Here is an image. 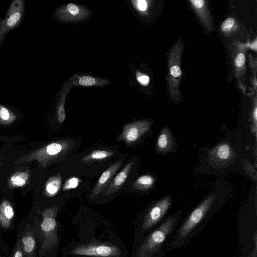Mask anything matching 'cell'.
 <instances>
[{
	"instance_id": "cell-6",
	"label": "cell",
	"mask_w": 257,
	"mask_h": 257,
	"mask_svg": "<svg viewBox=\"0 0 257 257\" xmlns=\"http://www.w3.org/2000/svg\"><path fill=\"white\" fill-rule=\"evenodd\" d=\"M71 254L95 257H117L121 254L119 248L112 244L91 242L75 246Z\"/></svg>"
},
{
	"instance_id": "cell-1",
	"label": "cell",
	"mask_w": 257,
	"mask_h": 257,
	"mask_svg": "<svg viewBox=\"0 0 257 257\" xmlns=\"http://www.w3.org/2000/svg\"><path fill=\"white\" fill-rule=\"evenodd\" d=\"M184 43L179 37L170 48L167 55V89L170 98L176 104L180 103L183 96L180 89L182 71L181 61Z\"/></svg>"
},
{
	"instance_id": "cell-33",
	"label": "cell",
	"mask_w": 257,
	"mask_h": 257,
	"mask_svg": "<svg viewBox=\"0 0 257 257\" xmlns=\"http://www.w3.org/2000/svg\"><path fill=\"white\" fill-rule=\"evenodd\" d=\"M254 247L253 248V249L252 250L253 253L251 254L250 257H256V250H257V237H256V233H255L254 235Z\"/></svg>"
},
{
	"instance_id": "cell-8",
	"label": "cell",
	"mask_w": 257,
	"mask_h": 257,
	"mask_svg": "<svg viewBox=\"0 0 257 257\" xmlns=\"http://www.w3.org/2000/svg\"><path fill=\"white\" fill-rule=\"evenodd\" d=\"M152 122L143 120L125 124L121 134L117 137V141H123L128 145L133 144L147 133L151 127Z\"/></svg>"
},
{
	"instance_id": "cell-10",
	"label": "cell",
	"mask_w": 257,
	"mask_h": 257,
	"mask_svg": "<svg viewBox=\"0 0 257 257\" xmlns=\"http://www.w3.org/2000/svg\"><path fill=\"white\" fill-rule=\"evenodd\" d=\"M57 19L62 22H74L83 20L90 15V11L87 9L69 3L58 8L55 12Z\"/></svg>"
},
{
	"instance_id": "cell-2",
	"label": "cell",
	"mask_w": 257,
	"mask_h": 257,
	"mask_svg": "<svg viewBox=\"0 0 257 257\" xmlns=\"http://www.w3.org/2000/svg\"><path fill=\"white\" fill-rule=\"evenodd\" d=\"M178 218V216H171L152 232L138 248L136 257H152L173 230Z\"/></svg>"
},
{
	"instance_id": "cell-3",
	"label": "cell",
	"mask_w": 257,
	"mask_h": 257,
	"mask_svg": "<svg viewBox=\"0 0 257 257\" xmlns=\"http://www.w3.org/2000/svg\"><path fill=\"white\" fill-rule=\"evenodd\" d=\"M227 45L234 77L238 88L246 95V54L249 42L243 43L239 40H232Z\"/></svg>"
},
{
	"instance_id": "cell-34",
	"label": "cell",
	"mask_w": 257,
	"mask_h": 257,
	"mask_svg": "<svg viewBox=\"0 0 257 257\" xmlns=\"http://www.w3.org/2000/svg\"><path fill=\"white\" fill-rule=\"evenodd\" d=\"M256 38L255 37L254 39L251 42H249V48L254 51L255 52H256Z\"/></svg>"
},
{
	"instance_id": "cell-32",
	"label": "cell",
	"mask_w": 257,
	"mask_h": 257,
	"mask_svg": "<svg viewBox=\"0 0 257 257\" xmlns=\"http://www.w3.org/2000/svg\"><path fill=\"white\" fill-rule=\"evenodd\" d=\"M10 116V113L8 108L0 105V117L3 120H8Z\"/></svg>"
},
{
	"instance_id": "cell-19",
	"label": "cell",
	"mask_w": 257,
	"mask_h": 257,
	"mask_svg": "<svg viewBox=\"0 0 257 257\" xmlns=\"http://www.w3.org/2000/svg\"><path fill=\"white\" fill-rule=\"evenodd\" d=\"M72 85L69 81L66 82V84L63 87V89L60 94L57 105L56 113L59 122L63 123L65 119L66 114L65 112V101L66 95L69 90L72 87Z\"/></svg>"
},
{
	"instance_id": "cell-5",
	"label": "cell",
	"mask_w": 257,
	"mask_h": 257,
	"mask_svg": "<svg viewBox=\"0 0 257 257\" xmlns=\"http://www.w3.org/2000/svg\"><path fill=\"white\" fill-rule=\"evenodd\" d=\"M216 198L215 194L206 198L189 215L178 231L176 242L182 241L198 225L211 208Z\"/></svg>"
},
{
	"instance_id": "cell-31",
	"label": "cell",
	"mask_w": 257,
	"mask_h": 257,
	"mask_svg": "<svg viewBox=\"0 0 257 257\" xmlns=\"http://www.w3.org/2000/svg\"><path fill=\"white\" fill-rule=\"evenodd\" d=\"M78 185V178L73 177L68 179L64 184V190H68L70 189L76 187Z\"/></svg>"
},
{
	"instance_id": "cell-18",
	"label": "cell",
	"mask_w": 257,
	"mask_h": 257,
	"mask_svg": "<svg viewBox=\"0 0 257 257\" xmlns=\"http://www.w3.org/2000/svg\"><path fill=\"white\" fill-rule=\"evenodd\" d=\"M240 28L238 21L233 17H229L222 22L219 30L222 36L229 38L237 33Z\"/></svg>"
},
{
	"instance_id": "cell-4",
	"label": "cell",
	"mask_w": 257,
	"mask_h": 257,
	"mask_svg": "<svg viewBox=\"0 0 257 257\" xmlns=\"http://www.w3.org/2000/svg\"><path fill=\"white\" fill-rule=\"evenodd\" d=\"M58 211V207L53 206L46 209L42 213L43 220L41 224V230L43 241L39 251L40 254H43L46 251H51L58 245L56 220Z\"/></svg>"
},
{
	"instance_id": "cell-22",
	"label": "cell",
	"mask_w": 257,
	"mask_h": 257,
	"mask_svg": "<svg viewBox=\"0 0 257 257\" xmlns=\"http://www.w3.org/2000/svg\"><path fill=\"white\" fill-rule=\"evenodd\" d=\"M154 178L149 175H145L139 177L133 184V188L136 190H147L153 185Z\"/></svg>"
},
{
	"instance_id": "cell-12",
	"label": "cell",
	"mask_w": 257,
	"mask_h": 257,
	"mask_svg": "<svg viewBox=\"0 0 257 257\" xmlns=\"http://www.w3.org/2000/svg\"><path fill=\"white\" fill-rule=\"evenodd\" d=\"M205 30L210 33L213 31V20L205 0H191L188 2Z\"/></svg>"
},
{
	"instance_id": "cell-7",
	"label": "cell",
	"mask_w": 257,
	"mask_h": 257,
	"mask_svg": "<svg viewBox=\"0 0 257 257\" xmlns=\"http://www.w3.org/2000/svg\"><path fill=\"white\" fill-rule=\"evenodd\" d=\"M25 11L24 1L14 0L11 2L5 18L0 19V45L5 41L7 34L21 24Z\"/></svg>"
},
{
	"instance_id": "cell-13",
	"label": "cell",
	"mask_w": 257,
	"mask_h": 257,
	"mask_svg": "<svg viewBox=\"0 0 257 257\" xmlns=\"http://www.w3.org/2000/svg\"><path fill=\"white\" fill-rule=\"evenodd\" d=\"M122 163V160L115 162L102 174L91 191L90 199L97 196L108 186L112 180V177L121 166Z\"/></svg>"
},
{
	"instance_id": "cell-25",
	"label": "cell",
	"mask_w": 257,
	"mask_h": 257,
	"mask_svg": "<svg viewBox=\"0 0 257 257\" xmlns=\"http://www.w3.org/2000/svg\"><path fill=\"white\" fill-rule=\"evenodd\" d=\"M249 64L251 71V84L252 85V87L251 88L253 90V91L256 93V73L257 71V64H256V59L255 58L254 59L252 57L251 54H249Z\"/></svg>"
},
{
	"instance_id": "cell-23",
	"label": "cell",
	"mask_w": 257,
	"mask_h": 257,
	"mask_svg": "<svg viewBox=\"0 0 257 257\" xmlns=\"http://www.w3.org/2000/svg\"><path fill=\"white\" fill-rule=\"evenodd\" d=\"M61 185V178L56 176L51 178L46 185V191L50 195H54L59 191Z\"/></svg>"
},
{
	"instance_id": "cell-9",
	"label": "cell",
	"mask_w": 257,
	"mask_h": 257,
	"mask_svg": "<svg viewBox=\"0 0 257 257\" xmlns=\"http://www.w3.org/2000/svg\"><path fill=\"white\" fill-rule=\"evenodd\" d=\"M171 205V199L167 196L154 204L149 210L142 222V233L148 230L157 224L165 215Z\"/></svg>"
},
{
	"instance_id": "cell-11",
	"label": "cell",
	"mask_w": 257,
	"mask_h": 257,
	"mask_svg": "<svg viewBox=\"0 0 257 257\" xmlns=\"http://www.w3.org/2000/svg\"><path fill=\"white\" fill-rule=\"evenodd\" d=\"M235 154L228 143H222L210 150L208 155L209 162L217 167H223L231 162Z\"/></svg>"
},
{
	"instance_id": "cell-21",
	"label": "cell",
	"mask_w": 257,
	"mask_h": 257,
	"mask_svg": "<svg viewBox=\"0 0 257 257\" xmlns=\"http://www.w3.org/2000/svg\"><path fill=\"white\" fill-rule=\"evenodd\" d=\"M113 154V152L110 150H95L82 158L81 162L86 163L94 161L103 160L112 156Z\"/></svg>"
},
{
	"instance_id": "cell-15",
	"label": "cell",
	"mask_w": 257,
	"mask_h": 257,
	"mask_svg": "<svg viewBox=\"0 0 257 257\" xmlns=\"http://www.w3.org/2000/svg\"><path fill=\"white\" fill-rule=\"evenodd\" d=\"M69 82L72 86L84 87L99 86L103 87L111 82L107 79L98 77L83 74H74L70 79Z\"/></svg>"
},
{
	"instance_id": "cell-14",
	"label": "cell",
	"mask_w": 257,
	"mask_h": 257,
	"mask_svg": "<svg viewBox=\"0 0 257 257\" xmlns=\"http://www.w3.org/2000/svg\"><path fill=\"white\" fill-rule=\"evenodd\" d=\"M133 162L127 163L123 169L112 179L103 193V196H108L117 192L126 180L133 168Z\"/></svg>"
},
{
	"instance_id": "cell-26",
	"label": "cell",
	"mask_w": 257,
	"mask_h": 257,
	"mask_svg": "<svg viewBox=\"0 0 257 257\" xmlns=\"http://www.w3.org/2000/svg\"><path fill=\"white\" fill-rule=\"evenodd\" d=\"M152 1L146 0L132 1L134 8L140 13L146 14L148 12V8L150 6V3Z\"/></svg>"
},
{
	"instance_id": "cell-24",
	"label": "cell",
	"mask_w": 257,
	"mask_h": 257,
	"mask_svg": "<svg viewBox=\"0 0 257 257\" xmlns=\"http://www.w3.org/2000/svg\"><path fill=\"white\" fill-rule=\"evenodd\" d=\"M247 97L250 100L252 104L251 118L253 122V130L256 133V121H257V100L256 93L253 90L250 88V90L247 94Z\"/></svg>"
},
{
	"instance_id": "cell-29",
	"label": "cell",
	"mask_w": 257,
	"mask_h": 257,
	"mask_svg": "<svg viewBox=\"0 0 257 257\" xmlns=\"http://www.w3.org/2000/svg\"><path fill=\"white\" fill-rule=\"evenodd\" d=\"M136 78L138 81L144 86L147 85L150 82V78L148 75L138 71L136 72Z\"/></svg>"
},
{
	"instance_id": "cell-17",
	"label": "cell",
	"mask_w": 257,
	"mask_h": 257,
	"mask_svg": "<svg viewBox=\"0 0 257 257\" xmlns=\"http://www.w3.org/2000/svg\"><path fill=\"white\" fill-rule=\"evenodd\" d=\"M20 240L25 257H34L36 242L33 232L29 230L23 233Z\"/></svg>"
},
{
	"instance_id": "cell-20",
	"label": "cell",
	"mask_w": 257,
	"mask_h": 257,
	"mask_svg": "<svg viewBox=\"0 0 257 257\" xmlns=\"http://www.w3.org/2000/svg\"><path fill=\"white\" fill-rule=\"evenodd\" d=\"M14 211L8 203H4L0 206V225L4 228H8L12 224Z\"/></svg>"
},
{
	"instance_id": "cell-16",
	"label": "cell",
	"mask_w": 257,
	"mask_h": 257,
	"mask_svg": "<svg viewBox=\"0 0 257 257\" xmlns=\"http://www.w3.org/2000/svg\"><path fill=\"white\" fill-rule=\"evenodd\" d=\"M174 142L172 135L167 127H164L158 138L156 146L158 153H167L171 151Z\"/></svg>"
},
{
	"instance_id": "cell-28",
	"label": "cell",
	"mask_w": 257,
	"mask_h": 257,
	"mask_svg": "<svg viewBox=\"0 0 257 257\" xmlns=\"http://www.w3.org/2000/svg\"><path fill=\"white\" fill-rule=\"evenodd\" d=\"M27 178L28 176L26 173H21L13 176L11 181L13 184L16 186H23L25 184Z\"/></svg>"
},
{
	"instance_id": "cell-27",
	"label": "cell",
	"mask_w": 257,
	"mask_h": 257,
	"mask_svg": "<svg viewBox=\"0 0 257 257\" xmlns=\"http://www.w3.org/2000/svg\"><path fill=\"white\" fill-rule=\"evenodd\" d=\"M243 164L246 173L250 178L256 181L257 179V173L254 167L246 159L243 160Z\"/></svg>"
},
{
	"instance_id": "cell-30",
	"label": "cell",
	"mask_w": 257,
	"mask_h": 257,
	"mask_svg": "<svg viewBox=\"0 0 257 257\" xmlns=\"http://www.w3.org/2000/svg\"><path fill=\"white\" fill-rule=\"evenodd\" d=\"M12 257H25L20 239L15 246Z\"/></svg>"
}]
</instances>
